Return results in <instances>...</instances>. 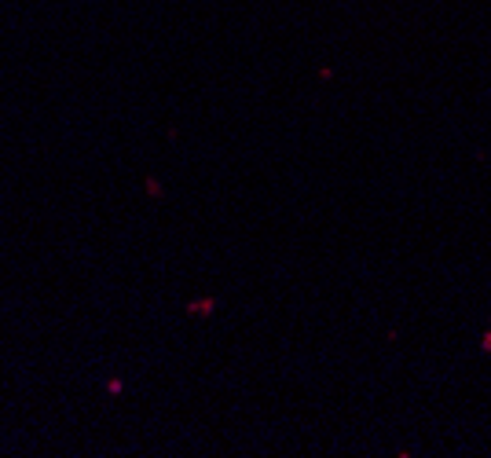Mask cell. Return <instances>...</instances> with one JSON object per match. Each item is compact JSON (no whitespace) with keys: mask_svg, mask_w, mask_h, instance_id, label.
Returning <instances> with one entry per match:
<instances>
[{"mask_svg":"<svg viewBox=\"0 0 491 458\" xmlns=\"http://www.w3.org/2000/svg\"><path fill=\"white\" fill-rule=\"evenodd\" d=\"M480 348H484V352L491 356V330H488V334H484V337H480Z\"/></svg>","mask_w":491,"mask_h":458,"instance_id":"6da1fadb","label":"cell"}]
</instances>
